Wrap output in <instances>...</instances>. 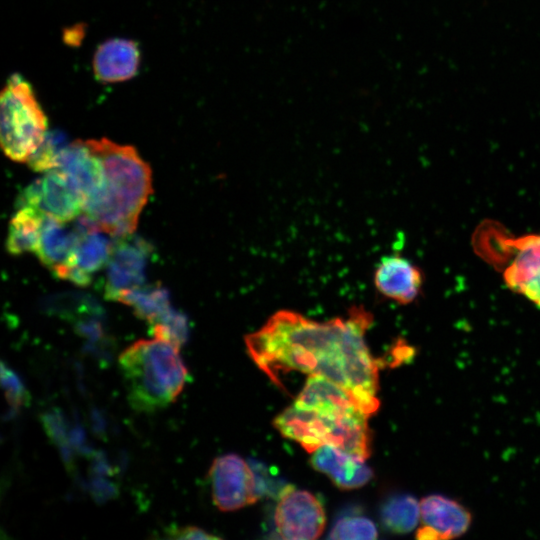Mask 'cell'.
I'll return each instance as SVG.
<instances>
[{"instance_id":"5b68a950","label":"cell","mask_w":540,"mask_h":540,"mask_svg":"<svg viewBox=\"0 0 540 540\" xmlns=\"http://www.w3.org/2000/svg\"><path fill=\"white\" fill-rule=\"evenodd\" d=\"M0 108L2 149L10 159L27 162L47 136V118L31 85L19 75L10 77Z\"/></svg>"},{"instance_id":"8fae6325","label":"cell","mask_w":540,"mask_h":540,"mask_svg":"<svg viewBox=\"0 0 540 540\" xmlns=\"http://www.w3.org/2000/svg\"><path fill=\"white\" fill-rule=\"evenodd\" d=\"M472 522L471 513L458 501L441 494L420 500V527L416 538L447 540L464 535Z\"/></svg>"},{"instance_id":"6da1fadb","label":"cell","mask_w":540,"mask_h":540,"mask_svg":"<svg viewBox=\"0 0 540 540\" xmlns=\"http://www.w3.org/2000/svg\"><path fill=\"white\" fill-rule=\"evenodd\" d=\"M372 321L363 307L325 322L281 310L245 343L256 365L278 385L280 375L290 371L324 376L352 393L370 416L380 405L378 364L365 342Z\"/></svg>"},{"instance_id":"9a60e30c","label":"cell","mask_w":540,"mask_h":540,"mask_svg":"<svg viewBox=\"0 0 540 540\" xmlns=\"http://www.w3.org/2000/svg\"><path fill=\"white\" fill-rule=\"evenodd\" d=\"M311 464L345 490L360 488L373 478V471L364 458L330 444L312 452Z\"/></svg>"},{"instance_id":"30bf717a","label":"cell","mask_w":540,"mask_h":540,"mask_svg":"<svg viewBox=\"0 0 540 540\" xmlns=\"http://www.w3.org/2000/svg\"><path fill=\"white\" fill-rule=\"evenodd\" d=\"M127 236L114 244L107 263L105 295L110 300L118 301L123 293L142 286L145 280L151 248L145 241Z\"/></svg>"},{"instance_id":"9c48e42d","label":"cell","mask_w":540,"mask_h":540,"mask_svg":"<svg viewBox=\"0 0 540 540\" xmlns=\"http://www.w3.org/2000/svg\"><path fill=\"white\" fill-rule=\"evenodd\" d=\"M55 169L66 174L82 196L84 213L102 199L106 185L104 167L87 141L77 140L64 145L59 152Z\"/></svg>"},{"instance_id":"7402d4cb","label":"cell","mask_w":540,"mask_h":540,"mask_svg":"<svg viewBox=\"0 0 540 540\" xmlns=\"http://www.w3.org/2000/svg\"><path fill=\"white\" fill-rule=\"evenodd\" d=\"M378 531L374 522L359 514H343L337 518L328 535L332 540L376 539Z\"/></svg>"},{"instance_id":"e0dca14e","label":"cell","mask_w":540,"mask_h":540,"mask_svg":"<svg viewBox=\"0 0 540 540\" xmlns=\"http://www.w3.org/2000/svg\"><path fill=\"white\" fill-rule=\"evenodd\" d=\"M294 405L302 409L331 415L355 412L367 414L358 400L347 389L316 374L309 375Z\"/></svg>"},{"instance_id":"603a6c76","label":"cell","mask_w":540,"mask_h":540,"mask_svg":"<svg viewBox=\"0 0 540 540\" xmlns=\"http://www.w3.org/2000/svg\"><path fill=\"white\" fill-rule=\"evenodd\" d=\"M150 325L152 326L154 338L169 342L179 349L187 340V319L183 314L175 311L173 308Z\"/></svg>"},{"instance_id":"d6986e66","label":"cell","mask_w":540,"mask_h":540,"mask_svg":"<svg viewBox=\"0 0 540 540\" xmlns=\"http://www.w3.org/2000/svg\"><path fill=\"white\" fill-rule=\"evenodd\" d=\"M44 217L33 207H19L9 223L7 249L11 254L37 252Z\"/></svg>"},{"instance_id":"3957f363","label":"cell","mask_w":540,"mask_h":540,"mask_svg":"<svg viewBox=\"0 0 540 540\" xmlns=\"http://www.w3.org/2000/svg\"><path fill=\"white\" fill-rule=\"evenodd\" d=\"M131 407L153 412L173 403L188 377L179 348L164 340H139L118 359Z\"/></svg>"},{"instance_id":"cb8c5ba5","label":"cell","mask_w":540,"mask_h":540,"mask_svg":"<svg viewBox=\"0 0 540 540\" xmlns=\"http://www.w3.org/2000/svg\"><path fill=\"white\" fill-rule=\"evenodd\" d=\"M254 477L255 494L258 500L269 497L279 500L293 485L275 476L271 468L258 460L248 461Z\"/></svg>"},{"instance_id":"5bb4252c","label":"cell","mask_w":540,"mask_h":540,"mask_svg":"<svg viewBox=\"0 0 540 540\" xmlns=\"http://www.w3.org/2000/svg\"><path fill=\"white\" fill-rule=\"evenodd\" d=\"M76 226L79 230V240L74 263L66 279L85 286L90 283L92 274L108 263L114 244L86 215Z\"/></svg>"},{"instance_id":"2e32d148","label":"cell","mask_w":540,"mask_h":540,"mask_svg":"<svg viewBox=\"0 0 540 540\" xmlns=\"http://www.w3.org/2000/svg\"><path fill=\"white\" fill-rule=\"evenodd\" d=\"M78 240L77 226L69 228L66 222L45 215L36 254L57 277L66 279L74 263Z\"/></svg>"},{"instance_id":"484cf974","label":"cell","mask_w":540,"mask_h":540,"mask_svg":"<svg viewBox=\"0 0 540 540\" xmlns=\"http://www.w3.org/2000/svg\"><path fill=\"white\" fill-rule=\"evenodd\" d=\"M168 537L172 539H217L218 537L212 534H209L205 530L195 527V526H186L178 527L170 530Z\"/></svg>"},{"instance_id":"44dd1931","label":"cell","mask_w":540,"mask_h":540,"mask_svg":"<svg viewBox=\"0 0 540 540\" xmlns=\"http://www.w3.org/2000/svg\"><path fill=\"white\" fill-rule=\"evenodd\" d=\"M119 302L133 308L137 317L152 324L172 307L168 292L161 286H140L123 293Z\"/></svg>"},{"instance_id":"52a82bcc","label":"cell","mask_w":540,"mask_h":540,"mask_svg":"<svg viewBox=\"0 0 540 540\" xmlns=\"http://www.w3.org/2000/svg\"><path fill=\"white\" fill-rule=\"evenodd\" d=\"M20 206L33 207L67 223L81 214L84 201L67 175L53 169L26 187L20 197Z\"/></svg>"},{"instance_id":"ba28073f","label":"cell","mask_w":540,"mask_h":540,"mask_svg":"<svg viewBox=\"0 0 540 540\" xmlns=\"http://www.w3.org/2000/svg\"><path fill=\"white\" fill-rule=\"evenodd\" d=\"M212 499L221 511H235L258 501L253 471L248 462L236 454L217 457L210 469Z\"/></svg>"},{"instance_id":"d4e9b609","label":"cell","mask_w":540,"mask_h":540,"mask_svg":"<svg viewBox=\"0 0 540 540\" xmlns=\"http://www.w3.org/2000/svg\"><path fill=\"white\" fill-rule=\"evenodd\" d=\"M1 379L5 396L12 407L19 408L27 403L29 396L24 384L18 375L4 363L1 364Z\"/></svg>"},{"instance_id":"277c9868","label":"cell","mask_w":540,"mask_h":540,"mask_svg":"<svg viewBox=\"0 0 540 540\" xmlns=\"http://www.w3.org/2000/svg\"><path fill=\"white\" fill-rule=\"evenodd\" d=\"M368 417L363 412L331 415L292 405L275 417L273 425L310 453L330 444L366 459L371 453Z\"/></svg>"},{"instance_id":"4fadbf2b","label":"cell","mask_w":540,"mask_h":540,"mask_svg":"<svg viewBox=\"0 0 540 540\" xmlns=\"http://www.w3.org/2000/svg\"><path fill=\"white\" fill-rule=\"evenodd\" d=\"M376 290L384 297L399 304H410L420 294L423 276L408 259L398 255L384 256L376 266Z\"/></svg>"},{"instance_id":"7a4b0ae2","label":"cell","mask_w":540,"mask_h":540,"mask_svg":"<svg viewBox=\"0 0 540 540\" xmlns=\"http://www.w3.org/2000/svg\"><path fill=\"white\" fill-rule=\"evenodd\" d=\"M87 144L103 164L106 185L102 199L85 215L107 234L130 235L152 193L151 170L131 146L108 139Z\"/></svg>"},{"instance_id":"ac0fdd59","label":"cell","mask_w":540,"mask_h":540,"mask_svg":"<svg viewBox=\"0 0 540 540\" xmlns=\"http://www.w3.org/2000/svg\"><path fill=\"white\" fill-rule=\"evenodd\" d=\"M138 45L129 39L114 38L102 43L93 57V72L103 83H117L131 79L139 69Z\"/></svg>"},{"instance_id":"7c38bea8","label":"cell","mask_w":540,"mask_h":540,"mask_svg":"<svg viewBox=\"0 0 540 540\" xmlns=\"http://www.w3.org/2000/svg\"><path fill=\"white\" fill-rule=\"evenodd\" d=\"M504 242L512 247V259L503 270L506 286L540 307V234Z\"/></svg>"},{"instance_id":"ffe728a7","label":"cell","mask_w":540,"mask_h":540,"mask_svg":"<svg viewBox=\"0 0 540 540\" xmlns=\"http://www.w3.org/2000/svg\"><path fill=\"white\" fill-rule=\"evenodd\" d=\"M379 514L381 524L387 531L406 534L420 522V501L410 494H393L383 501Z\"/></svg>"},{"instance_id":"8992f818","label":"cell","mask_w":540,"mask_h":540,"mask_svg":"<svg viewBox=\"0 0 540 540\" xmlns=\"http://www.w3.org/2000/svg\"><path fill=\"white\" fill-rule=\"evenodd\" d=\"M278 537L287 540H313L326 525L322 503L311 492L293 486L279 499L274 512Z\"/></svg>"}]
</instances>
